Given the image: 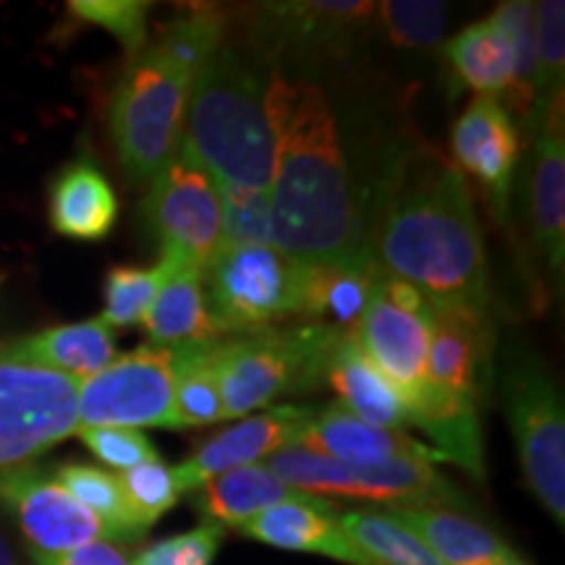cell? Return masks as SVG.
I'll use <instances>...</instances> for the list:
<instances>
[{"label":"cell","instance_id":"cell-29","mask_svg":"<svg viewBox=\"0 0 565 565\" xmlns=\"http://www.w3.org/2000/svg\"><path fill=\"white\" fill-rule=\"evenodd\" d=\"M55 482L108 529L110 540L137 542L147 534L126 500L118 475H110L100 466L63 463L55 471Z\"/></svg>","mask_w":565,"mask_h":565},{"label":"cell","instance_id":"cell-17","mask_svg":"<svg viewBox=\"0 0 565 565\" xmlns=\"http://www.w3.org/2000/svg\"><path fill=\"white\" fill-rule=\"evenodd\" d=\"M450 145L458 166L482 186L498 223H505L519 162V131L505 103L492 95H477L458 116Z\"/></svg>","mask_w":565,"mask_h":565},{"label":"cell","instance_id":"cell-23","mask_svg":"<svg viewBox=\"0 0 565 565\" xmlns=\"http://www.w3.org/2000/svg\"><path fill=\"white\" fill-rule=\"evenodd\" d=\"M534 238L550 273L563 280L565 265V139L563 118H553L536 134L532 168Z\"/></svg>","mask_w":565,"mask_h":565},{"label":"cell","instance_id":"cell-42","mask_svg":"<svg viewBox=\"0 0 565 565\" xmlns=\"http://www.w3.org/2000/svg\"><path fill=\"white\" fill-rule=\"evenodd\" d=\"M487 565H526V563L521 561V557L515 555V553H508V555L498 557V561H492V563H487Z\"/></svg>","mask_w":565,"mask_h":565},{"label":"cell","instance_id":"cell-28","mask_svg":"<svg viewBox=\"0 0 565 565\" xmlns=\"http://www.w3.org/2000/svg\"><path fill=\"white\" fill-rule=\"evenodd\" d=\"M217 341V338H215ZM181 345L173 351V419L175 429L225 422L223 395L212 370V343Z\"/></svg>","mask_w":565,"mask_h":565},{"label":"cell","instance_id":"cell-11","mask_svg":"<svg viewBox=\"0 0 565 565\" xmlns=\"http://www.w3.org/2000/svg\"><path fill=\"white\" fill-rule=\"evenodd\" d=\"M374 3L362 0H296L259 3L246 13L249 51L270 63H328L345 58L370 30Z\"/></svg>","mask_w":565,"mask_h":565},{"label":"cell","instance_id":"cell-34","mask_svg":"<svg viewBox=\"0 0 565 565\" xmlns=\"http://www.w3.org/2000/svg\"><path fill=\"white\" fill-rule=\"evenodd\" d=\"M171 273L173 270L160 263L154 267H113L105 278V309L100 320L110 330L141 324L160 286Z\"/></svg>","mask_w":565,"mask_h":565},{"label":"cell","instance_id":"cell-10","mask_svg":"<svg viewBox=\"0 0 565 565\" xmlns=\"http://www.w3.org/2000/svg\"><path fill=\"white\" fill-rule=\"evenodd\" d=\"M433 301L377 265L370 301L351 335L370 362L404 395L408 416L427 393V345Z\"/></svg>","mask_w":565,"mask_h":565},{"label":"cell","instance_id":"cell-24","mask_svg":"<svg viewBox=\"0 0 565 565\" xmlns=\"http://www.w3.org/2000/svg\"><path fill=\"white\" fill-rule=\"evenodd\" d=\"M385 513L419 536L445 565H487L513 553L498 534L471 515L448 508H387Z\"/></svg>","mask_w":565,"mask_h":565},{"label":"cell","instance_id":"cell-12","mask_svg":"<svg viewBox=\"0 0 565 565\" xmlns=\"http://www.w3.org/2000/svg\"><path fill=\"white\" fill-rule=\"evenodd\" d=\"M76 424V433L105 427L175 429L173 351L147 343L79 380Z\"/></svg>","mask_w":565,"mask_h":565},{"label":"cell","instance_id":"cell-14","mask_svg":"<svg viewBox=\"0 0 565 565\" xmlns=\"http://www.w3.org/2000/svg\"><path fill=\"white\" fill-rule=\"evenodd\" d=\"M0 505L17 521L38 565H55L89 542H110L108 529L79 500L32 466L0 471Z\"/></svg>","mask_w":565,"mask_h":565},{"label":"cell","instance_id":"cell-9","mask_svg":"<svg viewBox=\"0 0 565 565\" xmlns=\"http://www.w3.org/2000/svg\"><path fill=\"white\" fill-rule=\"evenodd\" d=\"M267 469L294 490L315 494H341L385 503L391 508L461 505L463 498L435 463L395 458L383 463H343L333 458L288 448L267 458Z\"/></svg>","mask_w":565,"mask_h":565},{"label":"cell","instance_id":"cell-35","mask_svg":"<svg viewBox=\"0 0 565 565\" xmlns=\"http://www.w3.org/2000/svg\"><path fill=\"white\" fill-rule=\"evenodd\" d=\"M383 32L395 47L408 53H424L440 42L448 21V6L427 0H387L374 11Z\"/></svg>","mask_w":565,"mask_h":565},{"label":"cell","instance_id":"cell-40","mask_svg":"<svg viewBox=\"0 0 565 565\" xmlns=\"http://www.w3.org/2000/svg\"><path fill=\"white\" fill-rule=\"evenodd\" d=\"M55 565H131V563L126 561V555L116 545L100 540V542H89V545L63 555Z\"/></svg>","mask_w":565,"mask_h":565},{"label":"cell","instance_id":"cell-20","mask_svg":"<svg viewBox=\"0 0 565 565\" xmlns=\"http://www.w3.org/2000/svg\"><path fill=\"white\" fill-rule=\"evenodd\" d=\"M0 359L84 380L116 359V338L108 324L95 317L0 343Z\"/></svg>","mask_w":565,"mask_h":565},{"label":"cell","instance_id":"cell-32","mask_svg":"<svg viewBox=\"0 0 565 565\" xmlns=\"http://www.w3.org/2000/svg\"><path fill=\"white\" fill-rule=\"evenodd\" d=\"M343 534L372 565H445L419 536L408 532L385 511L338 513Z\"/></svg>","mask_w":565,"mask_h":565},{"label":"cell","instance_id":"cell-3","mask_svg":"<svg viewBox=\"0 0 565 565\" xmlns=\"http://www.w3.org/2000/svg\"><path fill=\"white\" fill-rule=\"evenodd\" d=\"M267 89L270 68L236 45L217 47L196 76L183 141L223 186L270 194L275 131Z\"/></svg>","mask_w":565,"mask_h":565},{"label":"cell","instance_id":"cell-1","mask_svg":"<svg viewBox=\"0 0 565 565\" xmlns=\"http://www.w3.org/2000/svg\"><path fill=\"white\" fill-rule=\"evenodd\" d=\"M267 110L275 249L303 267H372V202L353 173L328 92L309 76L270 68Z\"/></svg>","mask_w":565,"mask_h":565},{"label":"cell","instance_id":"cell-16","mask_svg":"<svg viewBox=\"0 0 565 565\" xmlns=\"http://www.w3.org/2000/svg\"><path fill=\"white\" fill-rule=\"evenodd\" d=\"M317 414H320L317 406H270L263 414L246 416L236 427L200 445L186 461L173 466L175 484L181 494L194 492L196 487L225 471L252 466L280 450L294 448Z\"/></svg>","mask_w":565,"mask_h":565},{"label":"cell","instance_id":"cell-36","mask_svg":"<svg viewBox=\"0 0 565 565\" xmlns=\"http://www.w3.org/2000/svg\"><path fill=\"white\" fill-rule=\"evenodd\" d=\"M217 183V181H215ZM223 210L221 249L236 246H273V212L270 194L244 192L217 183Z\"/></svg>","mask_w":565,"mask_h":565},{"label":"cell","instance_id":"cell-2","mask_svg":"<svg viewBox=\"0 0 565 565\" xmlns=\"http://www.w3.org/2000/svg\"><path fill=\"white\" fill-rule=\"evenodd\" d=\"M372 259L435 307L490 312L484 236L456 166L404 154L374 192Z\"/></svg>","mask_w":565,"mask_h":565},{"label":"cell","instance_id":"cell-6","mask_svg":"<svg viewBox=\"0 0 565 565\" xmlns=\"http://www.w3.org/2000/svg\"><path fill=\"white\" fill-rule=\"evenodd\" d=\"M309 267L275 246L221 249L202 270L215 335H252L303 315Z\"/></svg>","mask_w":565,"mask_h":565},{"label":"cell","instance_id":"cell-18","mask_svg":"<svg viewBox=\"0 0 565 565\" xmlns=\"http://www.w3.org/2000/svg\"><path fill=\"white\" fill-rule=\"evenodd\" d=\"M294 448L343 463H383L395 461V458H412V461L427 463L445 461L429 445L416 443L414 437L404 433L366 424L359 416H353L343 404L320 408V414L303 429Z\"/></svg>","mask_w":565,"mask_h":565},{"label":"cell","instance_id":"cell-39","mask_svg":"<svg viewBox=\"0 0 565 565\" xmlns=\"http://www.w3.org/2000/svg\"><path fill=\"white\" fill-rule=\"evenodd\" d=\"M82 440L87 448L95 454L105 466L110 469L129 471L134 466L154 461L158 450L147 440L139 429H118V427H105V429H82Z\"/></svg>","mask_w":565,"mask_h":565},{"label":"cell","instance_id":"cell-5","mask_svg":"<svg viewBox=\"0 0 565 565\" xmlns=\"http://www.w3.org/2000/svg\"><path fill=\"white\" fill-rule=\"evenodd\" d=\"M335 335L338 330L309 322L233 335L228 341L217 338L212 343V370L223 395L225 419L270 408L286 393L317 391L324 383V364Z\"/></svg>","mask_w":565,"mask_h":565},{"label":"cell","instance_id":"cell-8","mask_svg":"<svg viewBox=\"0 0 565 565\" xmlns=\"http://www.w3.org/2000/svg\"><path fill=\"white\" fill-rule=\"evenodd\" d=\"M141 212L160 246V265L168 270L202 273L221 252V192L183 139L173 158L152 179Z\"/></svg>","mask_w":565,"mask_h":565},{"label":"cell","instance_id":"cell-21","mask_svg":"<svg viewBox=\"0 0 565 565\" xmlns=\"http://www.w3.org/2000/svg\"><path fill=\"white\" fill-rule=\"evenodd\" d=\"M324 383L341 395V404L362 422L393 433L412 427L404 395L370 362L351 333H338L330 345Z\"/></svg>","mask_w":565,"mask_h":565},{"label":"cell","instance_id":"cell-26","mask_svg":"<svg viewBox=\"0 0 565 565\" xmlns=\"http://www.w3.org/2000/svg\"><path fill=\"white\" fill-rule=\"evenodd\" d=\"M141 324L150 335V343L160 349L215 341L217 335L204 299L202 273L175 270L168 275Z\"/></svg>","mask_w":565,"mask_h":565},{"label":"cell","instance_id":"cell-19","mask_svg":"<svg viewBox=\"0 0 565 565\" xmlns=\"http://www.w3.org/2000/svg\"><path fill=\"white\" fill-rule=\"evenodd\" d=\"M242 532L263 545L317 553L349 565H372L370 557L359 553L343 534L335 508L324 498L307 492L254 515L249 524L242 526Z\"/></svg>","mask_w":565,"mask_h":565},{"label":"cell","instance_id":"cell-38","mask_svg":"<svg viewBox=\"0 0 565 565\" xmlns=\"http://www.w3.org/2000/svg\"><path fill=\"white\" fill-rule=\"evenodd\" d=\"M118 479H121L124 494L129 500L134 515H137V521L145 529L160 521L162 513L171 511L181 498L173 469L162 463L160 458L134 466V469L124 471Z\"/></svg>","mask_w":565,"mask_h":565},{"label":"cell","instance_id":"cell-31","mask_svg":"<svg viewBox=\"0 0 565 565\" xmlns=\"http://www.w3.org/2000/svg\"><path fill=\"white\" fill-rule=\"evenodd\" d=\"M536 13V79H534V137L553 118H563L565 82V3L542 0Z\"/></svg>","mask_w":565,"mask_h":565},{"label":"cell","instance_id":"cell-30","mask_svg":"<svg viewBox=\"0 0 565 565\" xmlns=\"http://www.w3.org/2000/svg\"><path fill=\"white\" fill-rule=\"evenodd\" d=\"M377 265L366 270H343V267H309L303 315L315 317V324L351 333L370 301L372 278Z\"/></svg>","mask_w":565,"mask_h":565},{"label":"cell","instance_id":"cell-37","mask_svg":"<svg viewBox=\"0 0 565 565\" xmlns=\"http://www.w3.org/2000/svg\"><path fill=\"white\" fill-rule=\"evenodd\" d=\"M152 3L145 0H71L68 13L84 24L103 26L137 58L147 47V17Z\"/></svg>","mask_w":565,"mask_h":565},{"label":"cell","instance_id":"cell-27","mask_svg":"<svg viewBox=\"0 0 565 565\" xmlns=\"http://www.w3.org/2000/svg\"><path fill=\"white\" fill-rule=\"evenodd\" d=\"M445 58L456 79L463 87L475 89L477 95H492L503 100L505 92L511 89L515 76L513 47L492 17L458 32L445 45Z\"/></svg>","mask_w":565,"mask_h":565},{"label":"cell","instance_id":"cell-33","mask_svg":"<svg viewBox=\"0 0 565 565\" xmlns=\"http://www.w3.org/2000/svg\"><path fill=\"white\" fill-rule=\"evenodd\" d=\"M494 24L505 32L513 47L515 76L511 89L503 100L519 113L521 124L529 134H534V79H536V13L534 3L526 0H511L500 3L492 13Z\"/></svg>","mask_w":565,"mask_h":565},{"label":"cell","instance_id":"cell-15","mask_svg":"<svg viewBox=\"0 0 565 565\" xmlns=\"http://www.w3.org/2000/svg\"><path fill=\"white\" fill-rule=\"evenodd\" d=\"M490 312L435 307L427 345V391L448 404L477 408L492 383Z\"/></svg>","mask_w":565,"mask_h":565},{"label":"cell","instance_id":"cell-22","mask_svg":"<svg viewBox=\"0 0 565 565\" xmlns=\"http://www.w3.org/2000/svg\"><path fill=\"white\" fill-rule=\"evenodd\" d=\"M47 212L58 236L103 242L118 221V196L95 162L76 160L55 175Z\"/></svg>","mask_w":565,"mask_h":565},{"label":"cell","instance_id":"cell-41","mask_svg":"<svg viewBox=\"0 0 565 565\" xmlns=\"http://www.w3.org/2000/svg\"><path fill=\"white\" fill-rule=\"evenodd\" d=\"M0 565H21L19 557H17V550H13L3 524H0Z\"/></svg>","mask_w":565,"mask_h":565},{"label":"cell","instance_id":"cell-7","mask_svg":"<svg viewBox=\"0 0 565 565\" xmlns=\"http://www.w3.org/2000/svg\"><path fill=\"white\" fill-rule=\"evenodd\" d=\"M505 412L526 482L557 524L565 521V412L553 374L524 345L503 356Z\"/></svg>","mask_w":565,"mask_h":565},{"label":"cell","instance_id":"cell-25","mask_svg":"<svg viewBox=\"0 0 565 565\" xmlns=\"http://www.w3.org/2000/svg\"><path fill=\"white\" fill-rule=\"evenodd\" d=\"M299 490L280 482L265 463H252L225 471V475L196 487L192 503L210 524L242 529L254 515L299 498Z\"/></svg>","mask_w":565,"mask_h":565},{"label":"cell","instance_id":"cell-4","mask_svg":"<svg viewBox=\"0 0 565 565\" xmlns=\"http://www.w3.org/2000/svg\"><path fill=\"white\" fill-rule=\"evenodd\" d=\"M200 71L202 66L158 40L131 58L118 79L108 129L131 183H150L179 150Z\"/></svg>","mask_w":565,"mask_h":565},{"label":"cell","instance_id":"cell-13","mask_svg":"<svg viewBox=\"0 0 565 565\" xmlns=\"http://www.w3.org/2000/svg\"><path fill=\"white\" fill-rule=\"evenodd\" d=\"M76 393L79 380L0 359V471L76 435Z\"/></svg>","mask_w":565,"mask_h":565}]
</instances>
